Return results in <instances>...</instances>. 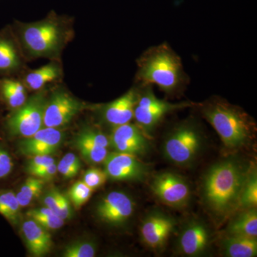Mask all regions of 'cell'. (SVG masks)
Segmentation results:
<instances>
[{
  "label": "cell",
  "mask_w": 257,
  "mask_h": 257,
  "mask_svg": "<svg viewBox=\"0 0 257 257\" xmlns=\"http://www.w3.org/2000/svg\"><path fill=\"white\" fill-rule=\"evenodd\" d=\"M57 166L56 165L55 163L51 164L46 168L35 173L33 177H38V178L43 179V180H47V179L53 178L57 174Z\"/></svg>",
  "instance_id": "obj_36"
},
{
  "label": "cell",
  "mask_w": 257,
  "mask_h": 257,
  "mask_svg": "<svg viewBox=\"0 0 257 257\" xmlns=\"http://www.w3.org/2000/svg\"><path fill=\"white\" fill-rule=\"evenodd\" d=\"M53 163H55V161L50 155H37L29 161L27 171L30 175L33 176Z\"/></svg>",
  "instance_id": "obj_32"
},
{
  "label": "cell",
  "mask_w": 257,
  "mask_h": 257,
  "mask_svg": "<svg viewBox=\"0 0 257 257\" xmlns=\"http://www.w3.org/2000/svg\"><path fill=\"white\" fill-rule=\"evenodd\" d=\"M60 162L64 163V165L68 166V167H72V168L77 171V172H79V170H80V160H79L78 157L76 156L73 153H68L64 155Z\"/></svg>",
  "instance_id": "obj_37"
},
{
  "label": "cell",
  "mask_w": 257,
  "mask_h": 257,
  "mask_svg": "<svg viewBox=\"0 0 257 257\" xmlns=\"http://www.w3.org/2000/svg\"><path fill=\"white\" fill-rule=\"evenodd\" d=\"M0 91L7 104L13 109H18L28 99L25 86L15 79H4L0 81Z\"/></svg>",
  "instance_id": "obj_21"
},
{
  "label": "cell",
  "mask_w": 257,
  "mask_h": 257,
  "mask_svg": "<svg viewBox=\"0 0 257 257\" xmlns=\"http://www.w3.org/2000/svg\"><path fill=\"white\" fill-rule=\"evenodd\" d=\"M20 66V58L13 42L0 37V74H8L17 70Z\"/></svg>",
  "instance_id": "obj_22"
},
{
  "label": "cell",
  "mask_w": 257,
  "mask_h": 257,
  "mask_svg": "<svg viewBox=\"0 0 257 257\" xmlns=\"http://www.w3.org/2000/svg\"><path fill=\"white\" fill-rule=\"evenodd\" d=\"M176 225L177 221L172 216L162 211H152L145 216L142 223V240L151 249H162L175 230Z\"/></svg>",
  "instance_id": "obj_12"
},
{
  "label": "cell",
  "mask_w": 257,
  "mask_h": 257,
  "mask_svg": "<svg viewBox=\"0 0 257 257\" xmlns=\"http://www.w3.org/2000/svg\"><path fill=\"white\" fill-rule=\"evenodd\" d=\"M222 246L226 256L253 257L257 254L256 238L227 235Z\"/></svg>",
  "instance_id": "obj_19"
},
{
  "label": "cell",
  "mask_w": 257,
  "mask_h": 257,
  "mask_svg": "<svg viewBox=\"0 0 257 257\" xmlns=\"http://www.w3.org/2000/svg\"><path fill=\"white\" fill-rule=\"evenodd\" d=\"M204 136L196 120L186 119L175 125L166 135L162 152L166 160L179 167H187L197 160L202 152Z\"/></svg>",
  "instance_id": "obj_4"
},
{
  "label": "cell",
  "mask_w": 257,
  "mask_h": 257,
  "mask_svg": "<svg viewBox=\"0 0 257 257\" xmlns=\"http://www.w3.org/2000/svg\"><path fill=\"white\" fill-rule=\"evenodd\" d=\"M13 168L11 157L5 150L0 147V179L9 175Z\"/></svg>",
  "instance_id": "obj_34"
},
{
  "label": "cell",
  "mask_w": 257,
  "mask_h": 257,
  "mask_svg": "<svg viewBox=\"0 0 257 257\" xmlns=\"http://www.w3.org/2000/svg\"><path fill=\"white\" fill-rule=\"evenodd\" d=\"M45 186V180L38 177H30L25 181L20 191L16 194L19 204L20 207H25L28 206L41 194Z\"/></svg>",
  "instance_id": "obj_25"
},
{
  "label": "cell",
  "mask_w": 257,
  "mask_h": 257,
  "mask_svg": "<svg viewBox=\"0 0 257 257\" xmlns=\"http://www.w3.org/2000/svg\"><path fill=\"white\" fill-rule=\"evenodd\" d=\"M27 215L37 221L39 224L45 227L47 230L58 229L64 225V220L60 216L56 214H50V215H39V214H33V213H27Z\"/></svg>",
  "instance_id": "obj_31"
},
{
  "label": "cell",
  "mask_w": 257,
  "mask_h": 257,
  "mask_svg": "<svg viewBox=\"0 0 257 257\" xmlns=\"http://www.w3.org/2000/svg\"><path fill=\"white\" fill-rule=\"evenodd\" d=\"M135 210V202L130 196L122 192L113 191L98 202L96 214L105 224L119 227L128 222Z\"/></svg>",
  "instance_id": "obj_10"
},
{
  "label": "cell",
  "mask_w": 257,
  "mask_h": 257,
  "mask_svg": "<svg viewBox=\"0 0 257 257\" xmlns=\"http://www.w3.org/2000/svg\"><path fill=\"white\" fill-rule=\"evenodd\" d=\"M60 76V69L58 66L50 63L29 73L25 78V84L32 90H40L47 83L55 80Z\"/></svg>",
  "instance_id": "obj_20"
},
{
  "label": "cell",
  "mask_w": 257,
  "mask_h": 257,
  "mask_svg": "<svg viewBox=\"0 0 257 257\" xmlns=\"http://www.w3.org/2000/svg\"><path fill=\"white\" fill-rule=\"evenodd\" d=\"M102 163L107 178L116 182H143L152 170L138 157L121 152L108 154Z\"/></svg>",
  "instance_id": "obj_9"
},
{
  "label": "cell",
  "mask_w": 257,
  "mask_h": 257,
  "mask_svg": "<svg viewBox=\"0 0 257 257\" xmlns=\"http://www.w3.org/2000/svg\"><path fill=\"white\" fill-rule=\"evenodd\" d=\"M94 191L83 181H79L75 182L69 189V199L74 207L78 209L90 199Z\"/></svg>",
  "instance_id": "obj_28"
},
{
  "label": "cell",
  "mask_w": 257,
  "mask_h": 257,
  "mask_svg": "<svg viewBox=\"0 0 257 257\" xmlns=\"http://www.w3.org/2000/svg\"><path fill=\"white\" fill-rule=\"evenodd\" d=\"M59 204H60V216L62 219H69L72 216V209L68 198L62 193H59Z\"/></svg>",
  "instance_id": "obj_35"
},
{
  "label": "cell",
  "mask_w": 257,
  "mask_h": 257,
  "mask_svg": "<svg viewBox=\"0 0 257 257\" xmlns=\"http://www.w3.org/2000/svg\"><path fill=\"white\" fill-rule=\"evenodd\" d=\"M63 138L64 134L59 128L43 126L30 138H25L19 148L28 156L51 155L58 150Z\"/></svg>",
  "instance_id": "obj_15"
},
{
  "label": "cell",
  "mask_w": 257,
  "mask_h": 257,
  "mask_svg": "<svg viewBox=\"0 0 257 257\" xmlns=\"http://www.w3.org/2000/svg\"><path fill=\"white\" fill-rule=\"evenodd\" d=\"M252 166L230 157L211 166L203 178L202 197L209 212L224 221L237 210L240 194Z\"/></svg>",
  "instance_id": "obj_1"
},
{
  "label": "cell",
  "mask_w": 257,
  "mask_h": 257,
  "mask_svg": "<svg viewBox=\"0 0 257 257\" xmlns=\"http://www.w3.org/2000/svg\"><path fill=\"white\" fill-rule=\"evenodd\" d=\"M107 176L104 170L92 167L84 173L83 177V182L90 188L95 190L96 189L101 187L107 180Z\"/></svg>",
  "instance_id": "obj_30"
},
{
  "label": "cell",
  "mask_w": 257,
  "mask_h": 257,
  "mask_svg": "<svg viewBox=\"0 0 257 257\" xmlns=\"http://www.w3.org/2000/svg\"><path fill=\"white\" fill-rule=\"evenodd\" d=\"M257 205V174L256 168L252 167L246 182L243 184L242 190L238 202L237 210L256 208Z\"/></svg>",
  "instance_id": "obj_23"
},
{
  "label": "cell",
  "mask_w": 257,
  "mask_h": 257,
  "mask_svg": "<svg viewBox=\"0 0 257 257\" xmlns=\"http://www.w3.org/2000/svg\"><path fill=\"white\" fill-rule=\"evenodd\" d=\"M20 208L14 192L0 191V214L11 224L16 225L20 221Z\"/></svg>",
  "instance_id": "obj_24"
},
{
  "label": "cell",
  "mask_w": 257,
  "mask_h": 257,
  "mask_svg": "<svg viewBox=\"0 0 257 257\" xmlns=\"http://www.w3.org/2000/svg\"><path fill=\"white\" fill-rule=\"evenodd\" d=\"M95 243L81 241L70 243L64 248L62 256L64 257H93L96 254Z\"/></svg>",
  "instance_id": "obj_27"
},
{
  "label": "cell",
  "mask_w": 257,
  "mask_h": 257,
  "mask_svg": "<svg viewBox=\"0 0 257 257\" xmlns=\"http://www.w3.org/2000/svg\"><path fill=\"white\" fill-rule=\"evenodd\" d=\"M82 107V104L73 96L57 91L47 101L43 126L57 128L65 126L78 114Z\"/></svg>",
  "instance_id": "obj_13"
},
{
  "label": "cell",
  "mask_w": 257,
  "mask_h": 257,
  "mask_svg": "<svg viewBox=\"0 0 257 257\" xmlns=\"http://www.w3.org/2000/svg\"><path fill=\"white\" fill-rule=\"evenodd\" d=\"M157 199L169 207L183 208L188 204L191 189L183 177L172 172H162L154 176L150 184Z\"/></svg>",
  "instance_id": "obj_8"
},
{
  "label": "cell",
  "mask_w": 257,
  "mask_h": 257,
  "mask_svg": "<svg viewBox=\"0 0 257 257\" xmlns=\"http://www.w3.org/2000/svg\"><path fill=\"white\" fill-rule=\"evenodd\" d=\"M148 137L138 124L130 122L113 127L109 138V144L115 152L144 156L151 148Z\"/></svg>",
  "instance_id": "obj_11"
},
{
  "label": "cell",
  "mask_w": 257,
  "mask_h": 257,
  "mask_svg": "<svg viewBox=\"0 0 257 257\" xmlns=\"http://www.w3.org/2000/svg\"><path fill=\"white\" fill-rule=\"evenodd\" d=\"M47 99L43 92L37 93L18 109L7 121V127L13 136L30 138L43 127L44 113Z\"/></svg>",
  "instance_id": "obj_7"
},
{
  "label": "cell",
  "mask_w": 257,
  "mask_h": 257,
  "mask_svg": "<svg viewBox=\"0 0 257 257\" xmlns=\"http://www.w3.org/2000/svg\"><path fill=\"white\" fill-rule=\"evenodd\" d=\"M57 166V172H60L61 175L63 176L64 178L71 179L73 178L75 176L77 175L78 172L74 170L72 167L64 165L62 162H60Z\"/></svg>",
  "instance_id": "obj_38"
},
{
  "label": "cell",
  "mask_w": 257,
  "mask_h": 257,
  "mask_svg": "<svg viewBox=\"0 0 257 257\" xmlns=\"http://www.w3.org/2000/svg\"><path fill=\"white\" fill-rule=\"evenodd\" d=\"M75 146L78 149L83 158L90 163H102L109 154L107 148L96 146L77 140H75Z\"/></svg>",
  "instance_id": "obj_26"
},
{
  "label": "cell",
  "mask_w": 257,
  "mask_h": 257,
  "mask_svg": "<svg viewBox=\"0 0 257 257\" xmlns=\"http://www.w3.org/2000/svg\"><path fill=\"white\" fill-rule=\"evenodd\" d=\"M22 231L32 256H43L50 253L52 241L48 230L30 218L22 224Z\"/></svg>",
  "instance_id": "obj_17"
},
{
  "label": "cell",
  "mask_w": 257,
  "mask_h": 257,
  "mask_svg": "<svg viewBox=\"0 0 257 257\" xmlns=\"http://www.w3.org/2000/svg\"><path fill=\"white\" fill-rule=\"evenodd\" d=\"M199 106L202 116L214 128L225 148L234 151L253 141L256 124L239 106L217 96L211 98Z\"/></svg>",
  "instance_id": "obj_3"
},
{
  "label": "cell",
  "mask_w": 257,
  "mask_h": 257,
  "mask_svg": "<svg viewBox=\"0 0 257 257\" xmlns=\"http://www.w3.org/2000/svg\"><path fill=\"white\" fill-rule=\"evenodd\" d=\"M211 234L202 221H189L181 230L177 239V248L185 256H198L207 251L210 244Z\"/></svg>",
  "instance_id": "obj_14"
},
{
  "label": "cell",
  "mask_w": 257,
  "mask_h": 257,
  "mask_svg": "<svg viewBox=\"0 0 257 257\" xmlns=\"http://www.w3.org/2000/svg\"><path fill=\"white\" fill-rule=\"evenodd\" d=\"M137 81L156 85L169 96L183 91L189 83L180 56L167 42L149 47L138 60Z\"/></svg>",
  "instance_id": "obj_2"
},
{
  "label": "cell",
  "mask_w": 257,
  "mask_h": 257,
  "mask_svg": "<svg viewBox=\"0 0 257 257\" xmlns=\"http://www.w3.org/2000/svg\"><path fill=\"white\" fill-rule=\"evenodd\" d=\"M63 36L62 28L52 20L27 25L21 32L22 41L34 57H51L58 53Z\"/></svg>",
  "instance_id": "obj_6"
},
{
  "label": "cell",
  "mask_w": 257,
  "mask_h": 257,
  "mask_svg": "<svg viewBox=\"0 0 257 257\" xmlns=\"http://www.w3.org/2000/svg\"><path fill=\"white\" fill-rule=\"evenodd\" d=\"M59 192L57 189H52L47 193L44 197L45 207L50 208L57 216H60V204H59ZM61 217V216H60Z\"/></svg>",
  "instance_id": "obj_33"
},
{
  "label": "cell",
  "mask_w": 257,
  "mask_h": 257,
  "mask_svg": "<svg viewBox=\"0 0 257 257\" xmlns=\"http://www.w3.org/2000/svg\"><path fill=\"white\" fill-rule=\"evenodd\" d=\"M228 224L226 234L234 236L256 238V208L238 211Z\"/></svg>",
  "instance_id": "obj_18"
},
{
  "label": "cell",
  "mask_w": 257,
  "mask_h": 257,
  "mask_svg": "<svg viewBox=\"0 0 257 257\" xmlns=\"http://www.w3.org/2000/svg\"><path fill=\"white\" fill-rule=\"evenodd\" d=\"M139 95L140 89L133 88L124 95L106 104L102 109L103 119L112 127L130 123L134 119Z\"/></svg>",
  "instance_id": "obj_16"
},
{
  "label": "cell",
  "mask_w": 257,
  "mask_h": 257,
  "mask_svg": "<svg viewBox=\"0 0 257 257\" xmlns=\"http://www.w3.org/2000/svg\"><path fill=\"white\" fill-rule=\"evenodd\" d=\"M76 140L90 143L96 146L104 147V148H108L110 146L109 138L105 134L101 133L99 130L92 128H87L83 130L77 135Z\"/></svg>",
  "instance_id": "obj_29"
},
{
  "label": "cell",
  "mask_w": 257,
  "mask_h": 257,
  "mask_svg": "<svg viewBox=\"0 0 257 257\" xmlns=\"http://www.w3.org/2000/svg\"><path fill=\"white\" fill-rule=\"evenodd\" d=\"M140 95L135 106L134 119L144 133L150 136L167 114L179 109L192 107L191 101L172 103L159 99L151 85H140Z\"/></svg>",
  "instance_id": "obj_5"
}]
</instances>
